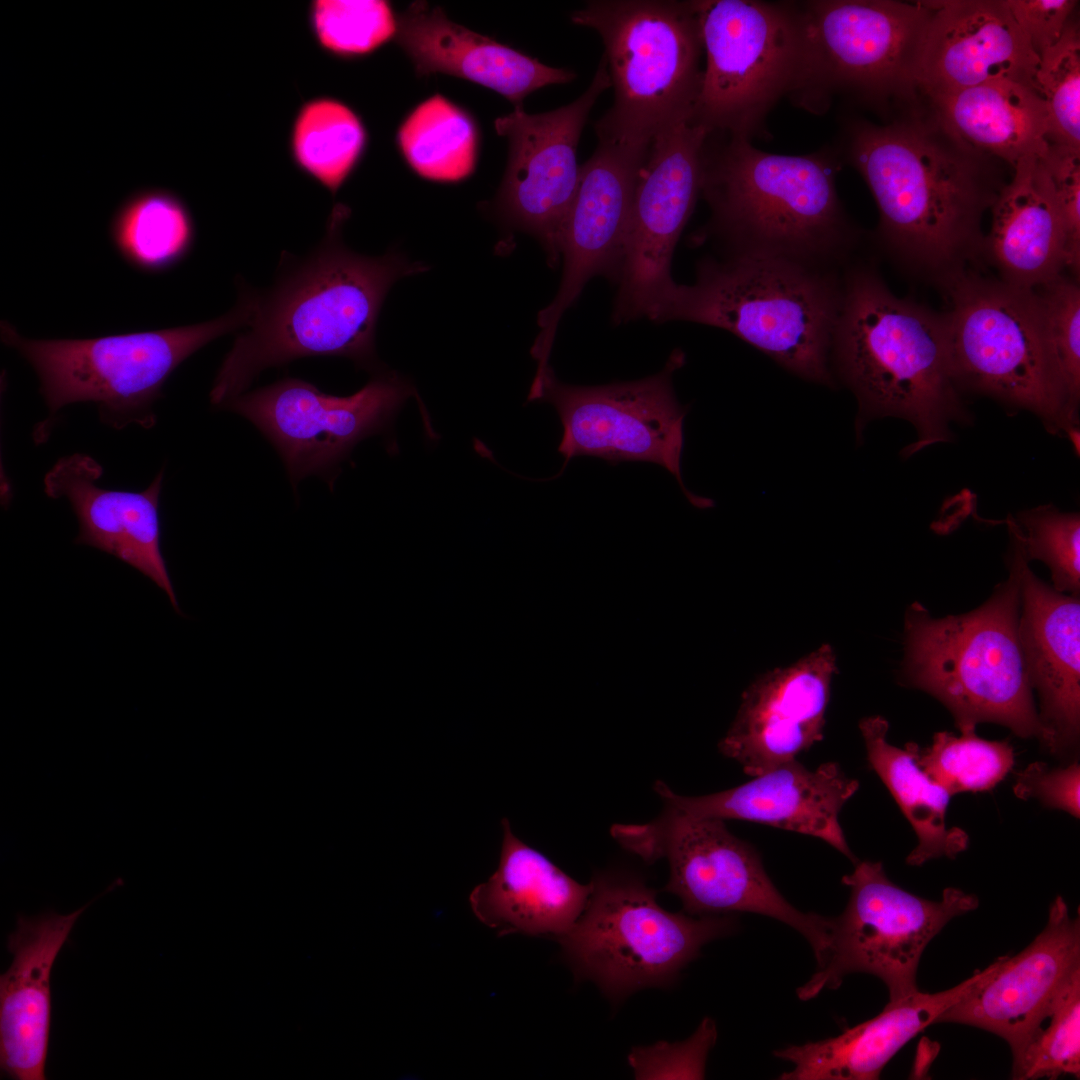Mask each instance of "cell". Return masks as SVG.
<instances>
[{
	"label": "cell",
	"mask_w": 1080,
	"mask_h": 1080,
	"mask_svg": "<svg viewBox=\"0 0 1080 1080\" xmlns=\"http://www.w3.org/2000/svg\"><path fill=\"white\" fill-rule=\"evenodd\" d=\"M834 146L872 192L876 240L898 268L940 288L982 258V218L1007 183L1004 162L962 145L921 111L884 125L847 118Z\"/></svg>",
	"instance_id": "1"
},
{
	"label": "cell",
	"mask_w": 1080,
	"mask_h": 1080,
	"mask_svg": "<svg viewBox=\"0 0 1080 1080\" xmlns=\"http://www.w3.org/2000/svg\"><path fill=\"white\" fill-rule=\"evenodd\" d=\"M349 215L347 206H334L317 246L301 258L283 253L273 285L254 289L250 322L214 378V406L244 393L263 370L299 358L336 356L379 368L375 335L384 300L399 279L429 267L395 247L380 256L351 250L342 234Z\"/></svg>",
	"instance_id": "2"
},
{
	"label": "cell",
	"mask_w": 1080,
	"mask_h": 1080,
	"mask_svg": "<svg viewBox=\"0 0 1080 1080\" xmlns=\"http://www.w3.org/2000/svg\"><path fill=\"white\" fill-rule=\"evenodd\" d=\"M842 165L835 146L782 155L759 150L744 137L709 132L701 197L710 217L693 234V243L713 241L721 245V254L843 270L861 231L837 192Z\"/></svg>",
	"instance_id": "3"
},
{
	"label": "cell",
	"mask_w": 1080,
	"mask_h": 1080,
	"mask_svg": "<svg viewBox=\"0 0 1080 1080\" xmlns=\"http://www.w3.org/2000/svg\"><path fill=\"white\" fill-rule=\"evenodd\" d=\"M842 279L830 367L857 399V433L872 419L895 416L918 433L905 456L949 440L950 422L965 412L944 313L896 296L872 264L850 261Z\"/></svg>",
	"instance_id": "4"
},
{
	"label": "cell",
	"mask_w": 1080,
	"mask_h": 1080,
	"mask_svg": "<svg viewBox=\"0 0 1080 1080\" xmlns=\"http://www.w3.org/2000/svg\"><path fill=\"white\" fill-rule=\"evenodd\" d=\"M842 271L772 257H705L694 283H676L650 320L724 329L794 375L833 388L830 350Z\"/></svg>",
	"instance_id": "5"
},
{
	"label": "cell",
	"mask_w": 1080,
	"mask_h": 1080,
	"mask_svg": "<svg viewBox=\"0 0 1080 1080\" xmlns=\"http://www.w3.org/2000/svg\"><path fill=\"white\" fill-rule=\"evenodd\" d=\"M1007 526L1009 576L983 605L942 618L918 602L908 607L902 676L944 704L960 732L994 722L1046 747L1018 634L1022 538L1013 521Z\"/></svg>",
	"instance_id": "6"
},
{
	"label": "cell",
	"mask_w": 1080,
	"mask_h": 1080,
	"mask_svg": "<svg viewBox=\"0 0 1080 1080\" xmlns=\"http://www.w3.org/2000/svg\"><path fill=\"white\" fill-rule=\"evenodd\" d=\"M940 290L958 388L1026 409L1078 448V412L1057 367L1038 289L966 270Z\"/></svg>",
	"instance_id": "7"
},
{
	"label": "cell",
	"mask_w": 1080,
	"mask_h": 1080,
	"mask_svg": "<svg viewBox=\"0 0 1080 1080\" xmlns=\"http://www.w3.org/2000/svg\"><path fill=\"white\" fill-rule=\"evenodd\" d=\"M238 301L226 314L206 322L88 339H29L1 321V341L34 368L50 416L77 402L96 404L103 423L122 429L151 428L155 402L173 371L200 348L245 328L253 289L238 286Z\"/></svg>",
	"instance_id": "8"
},
{
	"label": "cell",
	"mask_w": 1080,
	"mask_h": 1080,
	"mask_svg": "<svg viewBox=\"0 0 1080 1080\" xmlns=\"http://www.w3.org/2000/svg\"><path fill=\"white\" fill-rule=\"evenodd\" d=\"M570 19L604 45L614 101L594 123L598 139L649 143L692 120L704 70L694 0H592Z\"/></svg>",
	"instance_id": "9"
},
{
	"label": "cell",
	"mask_w": 1080,
	"mask_h": 1080,
	"mask_svg": "<svg viewBox=\"0 0 1080 1080\" xmlns=\"http://www.w3.org/2000/svg\"><path fill=\"white\" fill-rule=\"evenodd\" d=\"M801 65L790 98L815 114L841 97L900 114L920 110L916 72L931 1H796Z\"/></svg>",
	"instance_id": "10"
},
{
	"label": "cell",
	"mask_w": 1080,
	"mask_h": 1080,
	"mask_svg": "<svg viewBox=\"0 0 1080 1080\" xmlns=\"http://www.w3.org/2000/svg\"><path fill=\"white\" fill-rule=\"evenodd\" d=\"M573 927L557 940L578 980L618 1001L668 987L708 942L735 931L734 917L670 912L638 877L600 874Z\"/></svg>",
	"instance_id": "11"
},
{
	"label": "cell",
	"mask_w": 1080,
	"mask_h": 1080,
	"mask_svg": "<svg viewBox=\"0 0 1080 1080\" xmlns=\"http://www.w3.org/2000/svg\"><path fill=\"white\" fill-rule=\"evenodd\" d=\"M612 837L646 863L666 858L664 890L691 915L750 912L774 918L811 945L817 966L826 959L833 917L791 905L767 875L758 852L728 831L724 820L695 817L665 806L645 824H616Z\"/></svg>",
	"instance_id": "12"
},
{
	"label": "cell",
	"mask_w": 1080,
	"mask_h": 1080,
	"mask_svg": "<svg viewBox=\"0 0 1080 1080\" xmlns=\"http://www.w3.org/2000/svg\"><path fill=\"white\" fill-rule=\"evenodd\" d=\"M705 67L692 121L751 140L793 93L801 65L796 1L694 0Z\"/></svg>",
	"instance_id": "13"
},
{
	"label": "cell",
	"mask_w": 1080,
	"mask_h": 1080,
	"mask_svg": "<svg viewBox=\"0 0 1080 1080\" xmlns=\"http://www.w3.org/2000/svg\"><path fill=\"white\" fill-rule=\"evenodd\" d=\"M850 897L833 917L827 957L797 989L806 1001L825 989H837L845 976L866 973L887 987L889 1002L917 992V970L930 941L957 916L975 910L979 899L958 888H946L940 900H929L897 886L881 862L861 861L842 877Z\"/></svg>",
	"instance_id": "14"
},
{
	"label": "cell",
	"mask_w": 1080,
	"mask_h": 1080,
	"mask_svg": "<svg viewBox=\"0 0 1080 1080\" xmlns=\"http://www.w3.org/2000/svg\"><path fill=\"white\" fill-rule=\"evenodd\" d=\"M684 364V352L675 349L660 372L639 380L571 385L560 381L551 366L534 378L528 401L550 403L563 426L558 445L565 459L561 471L578 456L610 463H653L675 477L693 506L712 507L711 499L686 488L681 475L683 422L688 408L679 403L672 379Z\"/></svg>",
	"instance_id": "15"
},
{
	"label": "cell",
	"mask_w": 1080,
	"mask_h": 1080,
	"mask_svg": "<svg viewBox=\"0 0 1080 1080\" xmlns=\"http://www.w3.org/2000/svg\"><path fill=\"white\" fill-rule=\"evenodd\" d=\"M414 386L380 371L360 390L339 397L302 379L287 377L241 395L222 408L251 421L273 444L295 485L318 475L333 478L363 439L386 430Z\"/></svg>",
	"instance_id": "16"
},
{
	"label": "cell",
	"mask_w": 1080,
	"mask_h": 1080,
	"mask_svg": "<svg viewBox=\"0 0 1080 1080\" xmlns=\"http://www.w3.org/2000/svg\"><path fill=\"white\" fill-rule=\"evenodd\" d=\"M709 131L692 120L662 130L649 143L634 189L616 284L614 323L650 319L674 287L671 260L701 196L703 145Z\"/></svg>",
	"instance_id": "17"
},
{
	"label": "cell",
	"mask_w": 1080,
	"mask_h": 1080,
	"mask_svg": "<svg viewBox=\"0 0 1080 1080\" xmlns=\"http://www.w3.org/2000/svg\"><path fill=\"white\" fill-rule=\"evenodd\" d=\"M610 87L601 56L590 85L573 102L538 114L515 107L495 120L509 152L494 212L505 228L533 236L552 268L561 258L562 229L579 185L582 130L597 99Z\"/></svg>",
	"instance_id": "18"
},
{
	"label": "cell",
	"mask_w": 1080,
	"mask_h": 1080,
	"mask_svg": "<svg viewBox=\"0 0 1080 1080\" xmlns=\"http://www.w3.org/2000/svg\"><path fill=\"white\" fill-rule=\"evenodd\" d=\"M649 143L598 139L594 153L580 167L578 189L561 234L560 286L537 315L540 331L530 350L537 362L535 375L550 366L559 322L587 282L599 275L618 279L634 189Z\"/></svg>",
	"instance_id": "19"
},
{
	"label": "cell",
	"mask_w": 1080,
	"mask_h": 1080,
	"mask_svg": "<svg viewBox=\"0 0 1080 1080\" xmlns=\"http://www.w3.org/2000/svg\"><path fill=\"white\" fill-rule=\"evenodd\" d=\"M1080 970V919L1062 896L1049 907L1044 929L1020 953L1002 956L996 970L939 1022L977 1027L1004 1039L1016 1060L1048 1018L1072 975Z\"/></svg>",
	"instance_id": "20"
},
{
	"label": "cell",
	"mask_w": 1080,
	"mask_h": 1080,
	"mask_svg": "<svg viewBox=\"0 0 1080 1080\" xmlns=\"http://www.w3.org/2000/svg\"><path fill=\"white\" fill-rule=\"evenodd\" d=\"M835 672L833 649L824 644L789 667L761 675L743 693L720 752L752 777L796 759L823 738Z\"/></svg>",
	"instance_id": "21"
},
{
	"label": "cell",
	"mask_w": 1080,
	"mask_h": 1080,
	"mask_svg": "<svg viewBox=\"0 0 1080 1080\" xmlns=\"http://www.w3.org/2000/svg\"><path fill=\"white\" fill-rule=\"evenodd\" d=\"M931 4L916 72L920 96L926 99L1000 79L1034 86L1039 56L1006 0Z\"/></svg>",
	"instance_id": "22"
},
{
	"label": "cell",
	"mask_w": 1080,
	"mask_h": 1080,
	"mask_svg": "<svg viewBox=\"0 0 1080 1080\" xmlns=\"http://www.w3.org/2000/svg\"><path fill=\"white\" fill-rule=\"evenodd\" d=\"M655 791L665 806L695 817L735 819L814 836L830 844L854 864L839 823V813L859 782L836 762L814 770L797 759L783 763L737 787L704 796H683L657 781Z\"/></svg>",
	"instance_id": "23"
},
{
	"label": "cell",
	"mask_w": 1080,
	"mask_h": 1080,
	"mask_svg": "<svg viewBox=\"0 0 1080 1080\" xmlns=\"http://www.w3.org/2000/svg\"><path fill=\"white\" fill-rule=\"evenodd\" d=\"M102 466L86 454L60 458L44 477L48 497H65L79 522L78 545H88L115 556L152 580L180 610L165 559L160 549L159 497L161 470L142 492L114 491L96 484Z\"/></svg>",
	"instance_id": "24"
},
{
	"label": "cell",
	"mask_w": 1080,
	"mask_h": 1080,
	"mask_svg": "<svg viewBox=\"0 0 1080 1080\" xmlns=\"http://www.w3.org/2000/svg\"><path fill=\"white\" fill-rule=\"evenodd\" d=\"M1019 559L1021 610L1018 634L1039 718L1054 754L1076 745L1080 730V601L1056 591Z\"/></svg>",
	"instance_id": "25"
},
{
	"label": "cell",
	"mask_w": 1080,
	"mask_h": 1080,
	"mask_svg": "<svg viewBox=\"0 0 1080 1080\" xmlns=\"http://www.w3.org/2000/svg\"><path fill=\"white\" fill-rule=\"evenodd\" d=\"M19 915L9 934L11 965L0 976V1069L17 1080H45L51 1026V972L81 914Z\"/></svg>",
	"instance_id": "26"
},
{
	"label": "cell",
	"mask_w": 1080,
	"mask_h": 1080,
	"mask_svg": "<svg viewBox=\"0 0 1080 1080\" xmlns=\"http://www.w3.org/2000/svg\"><path fill=\"white\" fill-rule=\"evenodd\" d=\"M395 40L418 75L447 74L487 87L514 107L530 93L573 81L576 73L550 67L521 51L480 35L447 18L426 2H413L397 17Z\"/></svg>",
	"instance_id": "27"
},
{
	"label": "cell",
	"mask_w": 1080,
	"mask_h": 1080,
	"mask_svg": "<svg viewBox=\"0 0 1080 1080\" xmlns=\"http://www.w3.org/2000/svg\"><path fill=\"white\" fill-rule=\"evenodd\" d=\"M1001 957L958 985L936 993L917 991L888 1002L874 1018L846 1029L838 1036L774 1051L794 1068L782 1080H873L885 1065L918 1033L937 1023L940 1016L984 982Z\"/></svg>",
	"instance_id": "28"
},
{
	"label": "cell",
	"mask_w": 1080,
	"mask_h": 1080,
	"mask_svg": "<svg viewBox=\"0 0 1080 1080\" xmlns=\"http://www.w3.org/2000/svg\"><path fill=\"white\" fill-rule=\"evenodd\" d=\"M991 212L982 258L996 268L999 279L1034 289L1064 275L1066 227L1043 158H1026L1012 169Z\"/></svg>",
	"instance_id": "29"
},
{
	"label": "cell",
	"mask_w": 1080,
	"mask_h": 1080,
	"mask_svg": "<svg viewBox=\"0 0 1080 1080\" xmlns=\"http://www.w3.org/2000/svg\"><path fill=\"white\" fill-rule=\"evenodd\" d=\"M502 831L498 868L469 897L475 916L499 935L520 933L557 940L584 911L592 882L579 883L525 844L506 818Z\"/></svg>",
	"instance_id": "30"
},
{
	"label": "cell",
	"mask_w": 1080,
	"mask_h": 1080,
	"mask_svg": "<svg viewBox=\"0 0 1080 1080\" xmlns=\"http://www.w3.org/2000/svg\"><path fill=\"white\" fill-rule=\"evenodd\" d=\"M926 100L928 116L946 134L1011 169L1048 152L1047 111L1034 86L1000 79Z\"/></svg>",
	"instance_id": "31"
},
{
	"label": "cell",
	"mask_w": 1080,
	"mask_h": 1080,
	"mask_svg": "<svg viewBox=\"0 0 1080 1080\" xmlns=\"http://www.w3.org/2000/svg\"><path fill=\"white\" fill-rule=\"evenodd\" d=\"M859 728L865 742L867 759L896 800L913 827L918 844L907 856L911 866L929 860L955 858L968 847L967 833L945 822L950 793L930 778L918 765L911 743L904 748L887 740L889 724L881 716L864 718Z\"/></svg>",
	"instance_id": "32"
},
{
	"label": "cell",
	"mask_w": 1080,
	"mask_h": 1080,
	"mask_svg": "<svg viewBox=\"0 0 1080 1080\" xmlns=\"http://www.w3.org/2000/svg\"><path fill=\"white\" fill-rule=\"evenodd\" d=\"M109 228L121 257L146 273L164 272L179 264L190 253L196 237L188 205L164 188L132 193L116 209Z\"/></svg>",
	"instance_id": "33"
},
{
	"label": "cell",
	"mask_w": 1080,
	"mask_h": 1080,
	"mask_svg": "<svg viewBox=\"0 0 1080 1080\" xmlns=\"http://www.w3.org/2000/svg\"><path fill=\"white\" fill-rule=\"evenodd\" d=\"M366 143L357 113L339 99L320 95L298 108L288 148L296 168L334 195L355 170Z\"/></svg>",
	"instance_id": "34"
},
{
	"label": "cell",
	"mask_w": 1080,
	"mask_h": 1080,
	"mask_svg": "<svg viewBox=\"0 0 1080 1080\" xmlns=\"http://www.w3.org/2000/svg\"><path fill=\"white\" fill-rule=\"evenodd\" d=\"M398 145L408 165L422 178L457 182L472 174L477 130L471 117L442 95L417 106L398 130Z\"/></svg>",
	"instance_id": "35"
},
{
	"label": "cell",
	"mask_w": 1080,
	"mask_h": 1080,
	"mask_svg": "<svg viewBox=\"0 0 1080 1080\" xmlns=\"http://www.w3.org/2000/svg\"><path fill=\"white\" fill-rule=\"evenodd\" d=\"M921 769L950 795L990 790L1014 765V752L1007 741L979 738L975 730L937 732L929 747L911 743Z\"/></svg>",
	"instance_id": "36"
},
{
	"label": "cell",
	"mask_w": 1080,
	"mask_h": 1080,
	"mask_svg": "<svg viewBox=\"0 0 1080 1080\" xmlns=\"http://www.w3.org/2000/svg\"><path fill=\"white\" fill-rule=\"evenodd\" d=\"M308 23L317 45L338 58L372 53L397 32V17L383 0H314Z\"/></svg>",
	"instance_id": "37"
},
{
	"label": "cell",
	"mask_w": 1080,
	"mask_h": 1080,
	"mask_svg": "<svg viewBox=\"0 0 1080 1080\" xmlns=\"http://www.w3.org/2000/svg\"><path fill=\"white\" fill-rule=\"evenodd\" d=\"M1070 20L1039 56L1034 86L1046 107L1049 142L1080 149V35Z\"/></svg>",
	"instance_id": "38"
},
{
	"label": "cell",
	"mask_w": 1080,
	"mask_h": 1080,
	"mask_svg": "<svg viewBox=\"0 0 1080 1080\" xmlns=\"http://www.w3.org/2000/svg\"><path fill=\"white\" fill-rule=\"evenodd\" d=\"M1041 1028L1021 1055L1012 1063V1078L1056 1079L1080 1076V970L1059 993Z\"/></svg>",
	"instance_id": "39"
},
{
	"label": "cell",
	"mask_w": 1080,
	"mask_h": 1080,
	"mask_svg": "<svg viewBox=\"0 0 1080 1080\" xmlns=\"http://www.w3.org/2000/svg\"><path fill=\"white\" fill-rule=\"evenodd\" d=\"M1018 525L1028 561H1043L1051 571L1056 591L1079 596L1080 517L1042 505L1018 513Z\"/></svg>",
	"instance_id": "40"
},
{
	"label": "cell",
	"mask_w": 1080,
	"mask_h": 1080,
	"mask_svg": "<svg viewBox=\"0 0 1080 1080\" xmlns=\"http://www.w3.org/2000/svg\"><path fill=\"white\" fill-rule=\"evenodd\" d=\"M1042 297L1052 348L1069 402L1078 412L1080 399V287L1062 275L1037 288Z\"/></svg>",
	"instance_id": "41"
},
{
	"label": "cell",
	"mask_w": 1080,
	"mask_h": 1080,
	"mask_svg": "<svg viewBox=\"0 0 1080 1080\" xmlns=\"http://www.w3.org/2000/svg\"><path fill=\"white\" fill-rule=\"evenodd\" d=\"M716 1038L715 1022L705 1018L689 1039L635 1047L628 1062L636 1079H703L707 1055Z\"/></svg>",
	"instance_id": "42"
},
{
	"label": "cell",
	"mask_w": 1080,
	"mask_h": 1080,
	"mask_svg": "<svg viewBox=\"0 0 1080 1080\" xmlns=\"http://www.w3.org/2000/svg\"><path fill=\"white\" fill-rule=\"evenodd\" d=\"M1043 161L1052 180L1067 233L1068 270L1080 269V149L1050 143Z\"/></svg>",
	"instance_id": "43"
},
{
	"label": "cell",
	"mask_w": 1080,
	"mask_h": 1080,
	"mask_svg": "<svg viewBox=\"0 0 1080 1080\" xmlns=\"http://www.w3.org/2000/svg\"><path fill=\"white\" fill-rule=\"evenodd\" d=\"M1013 791L1018 798L1035 797L1044 805L1080 816V768L1074 762L1065 768H1049L1034 762L1018 774Z\"/></svg>",
	"instance_id": "44"
},
{
	"label": "cell",
	"mask_w": 1080,
	"mask_h": 1080,
	"mask_svg": "<svg viewBox=\"0 0 1080 1080\" xmlns=\"http://www.w3.org/2000/svg\"><path fill=\"white\" fill-rule=\"evenodd\" d=\"M1016 23L1040 56L1060 39L1075 0H1006Z\"/></svg>",
	"instance_id": "45"
}]
</instances>
